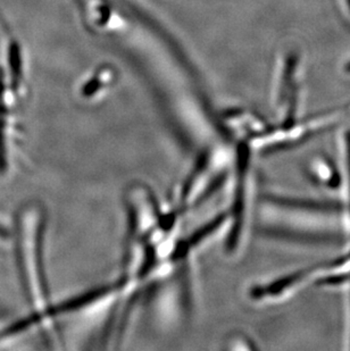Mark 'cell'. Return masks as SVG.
I'll use <instances>...</instances> for the list:
<instances>
[{"mask_svg":"<svg viewBox=\"0 0 350 351\" xmlns=\"http://www.w3.org/2000/svg\"><path fill=\"white\" fill-rule=\"evenodd\" d=\"M347 71L348 72H350V63L347 65Z\"/></svg>","mask_w":350,"mask_h":351,"instance_id":"2","label":"cell"},{"mask_svg":"<svg viewBox=\"0 0 350 351\" xmlns=\"http://www.w3.org/2000/svg\"><path fill=\"white\" fill-rule=\"evenodd\" d=\"M43 233L45 213L41 207L23 206L17 215L16 243L21 281L34 312V317L23 322L27 328L36 323H50L53 318L43 266Z\"/></svg>","mask_w":350,"mask_h":351,"instance_id":"1","label":"cell"}]
</instances>
